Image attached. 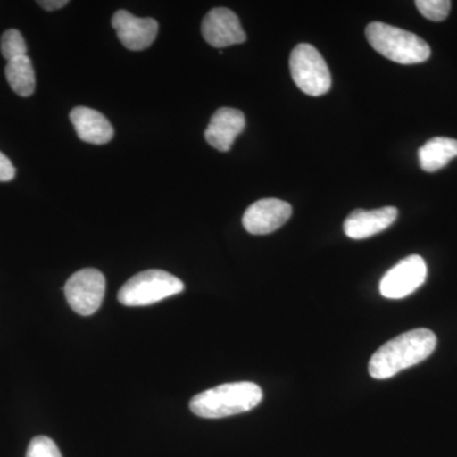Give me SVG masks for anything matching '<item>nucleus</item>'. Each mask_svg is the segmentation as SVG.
<instances>
[{
    "label": "nucleus",
    "mask_w": 457,
    "mask_h": 457,
    "mask_svg": "<svg viewBox=\"0 0 457 457\" xmlns=\"http://www.w3.org/2000/svg\"><path fill=\"white\" fill-rule=\"evenodd\" d=\"M416 5L422 16L433 22L446 20L451 9L449 0H418Z\"/></svg>",
    "instance_id": "obj_17"
},
{
    "label": "nucleus",
    "mask_w": 457,
    "mask_h": 457,
    "mask_svg": "<svg viewBox=\"0 0 457 457\" xmlns=\"http://www.w3.org/2000/svg\"><path fill=\"white\" fill-rule=\"evenodd\" d=\"M245 128V116L236 108L222 107L216 111L204 131V139L219 152H228L237 135Z\"/></svg>",
    "instance_id": "obj_11"
},
{
    "label": "nucleus",
    "mask_w": 457,
    "mask_h": 457,
    "mask_svg": "<svg viewBox=\"0 0 457 457\" xmlns=\"http://www.w3.org/2000/svg\"><path fill=\"white\" fill-rule=\"evenodd\" d=\"M396 218H398V210L393 206L381 207L372 212L357 209L345 219L343 228L345 236L351 239H368L386 230L390 225L394 224Z\"/></svg>",
    "instance_id": "obj_12"
},
{
    "label": "nucleus",
    "mask_w": 457,
    "mask_h": 457,
    "mask_svg": "<svg viewBox=\"0 0 457 457\" xmlns=\"http://www.w3.org/2000/svg\"><path fill=\"white\" fill-rule=\"evenodd\" d=\"M26 457H62L55 442L46 436H37L29 442Z\"/></svg>",
    "instance_id": "obj_18"
},
{
    "label": "nucleus",
    "mask_w": 457,
    "mask_h": 457,
    "mask_svg": "<svg viewBox=\"0 0 457 457\" xmlns=\"http://www.w3.org/2000/svg\"><path fill=\"white\" fill-rule=\"evenodd\" d=\"M427 264L420 255H409L385 273L380 293L386 299H404L425 284Z\"/></svg>",
    "instance_id": "obj_7"
},
{
    "label": "nucleus",
    "mask_w": 457,
    "mask_h": 457,
    "mask_svg": "<svg viewBox=\"0 0 457 457\" xmlns=\"http://www.w3.org/2000/svg\"><path fill=\"white\" fill-rule=\"evenodd\" d=\"M185 285L162 270H147L129 279L119 291V302L126 306H147L180 294Z\"/></svg>",
    "instance_id": "obj_4"
},
{
    "label": "nucleus",
    "mask_w": 457,
    "mask_h": 457,
    "mask_svg": "<svg viewBox=\"0 0 457 457\" xmlns=\"http://www.w3.org/2000/svg\"><path fill=\"white\" fill-rule=\"evenodd\" d=\"M64 291L71 308L78 314L88 317L101 308L106 291V278L101 270H80L68 279Z\"/></svg>",
    "instance_id": "obj_6"
},
{
    "label": "nucleus",
    "mask_w": 457,
    "mask_h": 457,
    "mask_svg": "<svg viewBox=\"0 0 457 457\" xmlns=\"http://www.w3.org/2000/svg\"><path fill=\"white\" fill-rule=\"evenodd\" d=\"M0 50H2V55L7 60V62L18 59V57L26 56L27 45L22 33L13 29L3 33Z\"/></svg>",
    "instance_id": "obj_16"
},
{
    "label": "nucleus",
    "mask_w": 457,
    "mask_h": 457,
    "mask_svg": "<svg viewBox=\"0 0 457 457\" xmlns=\"http://www.w3.org/2000/svg\"><path fill=\"white\" fill-rule=\"evenodd\" d=\"M293 213V207L278 198H262L246 209L243 225L253 236H266L278 230Z\"/></svg>",
    "instance_id": "obj_8"
},
{
    "label": "nucleus",
    "mask_w": 457,
    "mask_h": 457,
    "mask_svg": "<svg viewBox=\"0 0 457 457\" xmlns=\"http://www.w3.org/2000/svg\"><path fill=\"white\" fill-rule=\"evenodd\" d=\"M112 27L123 46L132 51L152 46L159 29L154 18H137L128 11H117L113 14Z\"/></svg>",
    "instance_id": "obj_10"
},
{
    "label": "nucleus",
    "mask_w": 457,
    "mask_h": 457,
    "mask_svg": "<svg viewBox=\"0 0 457 457\" xmlns=\"http://www.w3.org/2000/svg\"><path fill=\"white\" fill-rule=\"evenodd\" d=\"M37 4L41 8L46 9V11L53 12L64 8L65 5L69 4V2L68 0H40Z\"/></svg>",
    "instance_id": "obj_20"
},
{
    "label": "nucleus",
    "mask_w": 457,
    "mask_h": 457,
    "mask_svg": "<svg viewBox=\"0 0 457 457\" xmlns=\"http://www.w3.org/2000/svg\"><path fill=\"white\" fill-rule=\"evenodd\" d=\"M457 156V140L450 137H433L418 152L420 168L425 171H437Z\"/></svg>",
    "instance_id": "obj_14"
},
{
    "label": "nucleus",
    "mask_w": 457,
    "mask_h": 457,
    "mask_svg": "<svg viewBox=\"0 0 457 457\" xmlns=\"http://www.w3.org/2000/svg\"><path fill=\"white\" fill-rule=\"evenodd\" d=\"M201 32L207 44L218 49L243 44L246 35L239 18L228 8H215L204 16Z\"/></svg>",
    "instance_id": "obj_9"
},
{
    "label": "nucleus",
    "mask_w": 457,
    "mask_h": 457,
    "mask_svg": "<svg viewBox=\"0 0 457 457\" xmlns=\"http://www.w3.org/2000/svg\"><path fill=\"white\" fill-rule=\"evenodd\" d=\"M5 78L13 92L21 97H29L35 92V71L31 59L27 55L7 62Z\"/></svg>",
    "instance_id": "obj_15"
},
{
    "label": "nucleus",
    "mask_w": 457,
    "mask_h": 457,
    "mask_svg": "<svg viewBox=\"0 0 457 457\" xmlns=\"http://www.w3.org/2000/svg\"><path fill=\"white\" fill-rule=\"evenodd\" d=\"M16 177V168L7 155L0 152V182H9Z\"/></svg>",
    "instance_id": "obj_19"
},
{
    "label": "nucleus",
    "mask_w": 457,
    "mask_h": 457,
    "mask_svg": "<svg viewBox=\"0 0 457 457\" xmlns=\"http://www.w3.org/2000/svg\"><path fill=\"white\" fill-rule=\"evenodd\" d=\"M366 38L374 50L398 64H420L431 56L429 45L420 36L386 23H370Z\"/></svg>",
    "instance_id": "obj_3"
},
{
    "label": "nucleus",
    "mask_w": 457,
    "mask_h": 457,
    "mask_svg": "<svg viewBox=\"0 0 457 457\" xmlns=\"http://www.w3.org/2000/svg\"><path fill=\"white\" fill-rule=\"evenodd\" d=\"M293 80L305 95L312 97L326 95L332 86V77L326 60L314 46L299 44L290 56Z\"/></svg>",
    "instance_id": "obj_5"
},
{
    "label": "nucleus",
    "mask_w": 457,
    "mask_h": 457,
    "mask_svg": "<svg viewBox=\"0 0 457 457\" xmlns=\"http://www.w3.org/2000/svg\"><path fill=\"white\" fill-rule=\"evenodd\" d=\"M436 345L437 337L432 330L420 328L403 333L375 352L369 363L370 375L376 380L393 378L428 359Z\"/></svg>",
    "instance_id": "obj_1"
},
{
    "label": "nucleus",
    "mask_w": 457,
    "mask_h": 457,
    "mask_svg": "<svg viewBox=\"0 0 457 457\" xmlns=\"http://www.w3.org/2000/svg\"><path fill=\"white\" fill-rule=\"evenodd\" d=\"M71 121L80 140L93 145H104L113 137V128L98 111L88 107H75L71 112Z\"/></svg>",
    "instance_id": "obj_13"
},
{
    "label": "nucleus",
    "mask_w": 457,
    "mask_h": 457,
    "mask_svg": "<svg viewBox=\"0 0 457 457\" xmlns=\"http://www.w3.org/2000/svg\"><path fill=\"white\" fill-rule=\"evenodd\" d=\"M263 392L257 384L249 381L228 383L197 394L189 403L192 413L198 417L225 418L245 413L257 407Z\"/></svg>",
    "instance_id": "obj_2"
}]
</instances>
